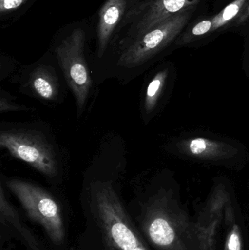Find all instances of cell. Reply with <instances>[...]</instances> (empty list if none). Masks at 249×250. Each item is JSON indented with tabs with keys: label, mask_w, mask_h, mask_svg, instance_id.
<instances>
[{
	"label": "cell",
	"mask_w": 249,
	"mask_h": 250,
	"mask_svg": "<svg viewBox=\"0 0 249 250\" xmlns=\"http://www.w3.org/2000/svg\"><path fill=\"white\" fill-rule=\"evenodd\" d=\"M0 146L12 157L27 163L45 177H59L61 164L58 154L40 132L20 128L5 129L0 134Z\"/></svg>",
	"instance_id": "6da1fadb"
},
{
	"label": "cell",
	"mask_w": 249,
	"mask_h": 250,
	"mask_svg": "<svg viewBox=\"0 0 249 250\" xmlns=\"http://www.w3.org/2000/svg\"><path fill=\"white\" fill-rule=\"evenodd\" d=\"M7 188L16 195L31 219L39 223L51 242L61 245L65 239L64 218L59 204L40 187L20 179H9Z\"/></svg>",
	"instance_id": "7a4b0ae2"
},
{
	"label": "cell",
	"mask_w": 249,
	"mask_h": 250,
	"mask_svg": "<svg viewBox=\"0 0 249 250\" xmlns=\"http://www.w3.org/2000/svg\"><path fill=\"white\" fill-rule=\"evenodd\" d=\"M85 32L76 29L55 48L64 79L76 101L77 114H83L92 88V77L85 59Z\"/></svg>",
	"instance_id": "3957f363"
},
{
	"label": "cell",
	"mask_w": 249,
	"mask_h": 250,
	"mask_svg": "<svg viewBox=\"0 0 249 250\" xmlns=\"http://www.w3.org/2000/svg\"><path fill=\"white\" fill-rule=\"evenodd\" d=\"M194 7L162 22L153 29L126 41L117 61L118 67L134 69L144 64L155 53L171 42L186 26Z\"/></svg>",
	"instance_id": "277c9868"
},
{
	"label": "cell",
	"mask_w": 249,
	"mask_h": 250,
	"mask_svg": "<svg viewBox=\"0 0 249 250\" xmlns=\"http://www.w3.org/2000/svg\"><path fill=\"white\" fill-rule=\"evenodd\" d=\"M197 1L198 0H146L132 13L131 18L134 19V21L127 41L194 7Z\"/></svg>",
	"instance_id": "5b68a950"
},
{
	"label": "cell",
	"mask_w": 249,
	"mask_h": 250,
	"mask_svg": "<svg viewBox=\"0 0 249 250\" xmlns=\"http://www.w3.org/2000/svg\"><path fill=\"white\" fill-rule=\"evenodd\" d=\"M134 0H107L99 12L97 29V56L105 54L114 31L124 18L130 17Z\"/></svg>",
	"instance_id": "8992f818"
},
{
	"label": "cell",
	"mask_w": 249,
	"mask_h": 250,
	"mask_svg": "<svg viewBox=\"0 0 249 250\" xmlns=\"http://www.w3.org/2000/svg\"><path fill=\"white\" fill-rule=\"evenodd\" d=\"M31 95L46 102H57L60 95V83L56 72L50 66L39 65L31 72L26 82Z\"/></svg>",
	"instance_id": "52a82bcc"
},
{
	"label": "cell",
	"mask_w": 249,
	"mask_h": 250,
	"mask_svg": "<svg viewBox=\"0 0 249 250\" xmlns=\"http://www.w3.org/2000/svg\"><path fill=\"white\" fill-rule=\"evenodd\" d=\"M146 229L151 240L160 247L169 246L175 239L173 229L168 220L161 217H156L148 220Z\"/></svg>",
	"instance_id": "ba28073f"
},
{
	"label": "cell",
	"mask_w": 249,
	"mask_h": 250,
	"mask_svg": "<svg viewBox=\"0 0 249 250\" xmlns=\"http://www.w3.org/2000/svg\"><path fill=\"white\" fill-rule=\"evenodd\" d=\"M246 0H236L227 6L221 13L213 18L212 21V30H216L227 24L239 13Z\"/></svg>",
	"instance_id": "9c48e42d"
},
{
	"label": "cell",
	"mask_w": 249,
	"mask_h": 250,
	"mask_svg": "<svg viewBox=\"0 0 249 250\" xmlns=\"http://www.w3.org/2000/svg\"><path fill=\"white\" fill-rule=\"evenodd\" d=\"M161 86H162V76H161L154 78L149 83L146 89V101H145V108L146 110L152 108Z\"/></svg>",
	"instance_id": "30bf717a"
},
{
	"label": "cell",
	"mask_w": 249,
	"mask_h": 250,
	"mask_svg": "<svg viewBox=\"0 0 249 250\" xmlns=\"http://www.w3.org/2000/svg\"><path fill=\"white\" fill-rule=\"evenodd\" d=\"M28 109L29 108H27V107L15 103L13 97L1 89L0 95V111L1 114L7 111H25Z\"/></svg>",
	"instance_id": "8fae6325"
},
{
	"label": "cell",
	"mask_w": 249,
	"mask_h": 250,
	"mask_svg": "<svg viewBox=\"0 0 249 250\" xmlns=\"http://www.w3.org/2000/svg\"><path fill=\"white\" fill-rule=\"evenodd\" d=\"M27 0H0V13L1 16L17 10Z\"/></svg>",
	"instance_id": "7c38bea8"
},
{
	"label": "cell",
	"mask_w": 249,
	"mask_h": 250,
	"mask_svg": "<svg viewBox=\"0 0 249 250\" xmlns=\"http://www.w3.org/2000/svg\"><path fill=\"white\" fill-rule=\"evenodd\" d=\"M207 144L203 138H197L190 143V151L194 154H200L206 149Z\"/></svg>",
	"instance_id": "4fadbf2b"
},
{
	"label": "cell",
	"mask_w": 249,
	"mask_h": 250,
	"mask_svg": "<svg viewBox=\"0 0 249 250\" xmlns=\"http://www.w3.org/2000/svg\"><path fill=\"white\" fill-rule=\"evenodd\" d=\"M211 21H203L197 23L192 29V33L194 35H202L207 33L211 29Z\"/></svg>",
	"instance_id": "5bb4252c"
},
{
	"label": "cell",
	"mask_w": 249,
	"mask_h": 250,
	"mask_svg": "<svg viewBox=\"0 0 249 250\" xmlns=\"http://www.w3.org/2000/svg\"><path fill=\"white\" fill-rule=\"evenodd\" d=\"M228 248L229 250H241V242L237 233L231 235L228 241Z\"/></svg>",
	"instance_id": "9a60e30c"
},
{
	"label": "cell",
	"mask_w": 249,
	"mask_h": 250,
	"mask_svg": "<svg viewBox=\"0 0 249 250\" xmlns=\"http://www.w3.org/2000/svg\"></svg>",
	"instance_id": "2e32d148"
}]
</instances>
